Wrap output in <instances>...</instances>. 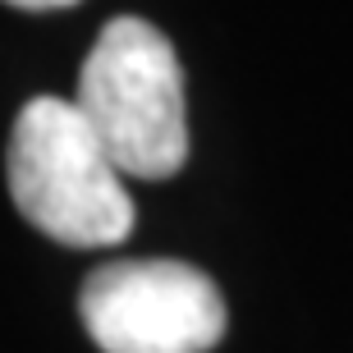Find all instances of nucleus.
I'll list each match as a JSON object with an SVG mask.
<instances>
[{"instance_id":"obj_3","label":"nucleus","mask_w":353,"mask_h":353,"mask_svg":"<svg viewBox=\"0 0 353 353\" xmlns=\"http://www.w3.org/2000/svg\"><path fill=\"white\" fill-rule=\"evenodd\" d=\"M79 312L101 353H207L225 335L221 289L188 262H110L83 280Z\"/></svg>"},{"instance_id":"obj_4","label":"nucleus","mask_w":353,"mask_h":353,"mask_svg":"<svg viewBox=\"0 0 353 353\" xmlns=\"http://www.w3.org/2000/svg\"><path fill=\"white\" fill-rule=\"evenodd\" d=\"M5 5H14V10H32V14H41V10H65V5H79V0H5Z\"/></svg>"},{"instance_id":"obj_2","label":"nucleus","mask_w":353,"mask_h":353,"mask_svg":"<svg viewBox=\"0 0 353 353\" xmlns=\"http://www.w3.org/2000/svg\"><path fill=\"white\" fill-rule=\"evenodd\" d=\"M5 174L19 216L65 248H110L133 234L124 174L92 138L74 101L32 97L19 110Z\"/></svg>"},{"instance_id":"obj_1","label":"nucleus","mask_w":353,"mask_h":353,"mask_svg":"<svg viewBox=\"0 0 353 353\" xmlns=\"http://www.w3.org/2000/svg\"><path fill=\"white\" fill-rule=\"evenodd\" d=\"M74 110L124 179H170L188 161L183 69L147 19H110L79 74Z\"/></svg>"}]
</instances>
